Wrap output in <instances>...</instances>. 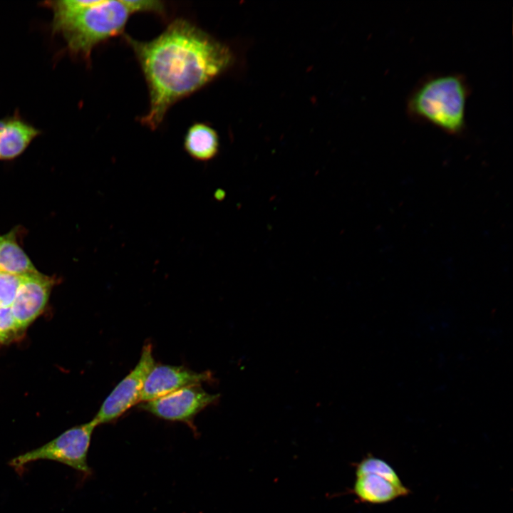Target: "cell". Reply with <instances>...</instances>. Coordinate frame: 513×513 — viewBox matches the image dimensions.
Listing matches in <instances>:
<instances>
[{
	"label": "cell",
	"instance_id": "cell-1",
	"mask_svg": "<svg viewBox=\"0 0 513 513\" xmlns=\"http://www.w3.org/2000/svg\"><path fill=\"white\" fill-rule=\"evenodd\" d=\"M125 40L140 64L149 93L141 123L155 130L170 107L204 87L234 63L230 48L185 19L172 21L148 41Z\"/></svg>",
	"mask_w": 513,
	"mask_h": 513
},
{
	"label": "cell",
	"instance_id": "cell-2",
	"mask_svg": "<svg viewBox=\"0 0 513 513\" xmlns=\"http://www.w3.org/2000/svg\"><path fill=\"white\" fill-rule=\"evenodd\" d=\"M471 88L460 73L429 74L420 80L406 100L405 110L417 122L461 136L467 130L466 110Z\"/></svg>",
	"mask_w": 513,
	"mask_h": 513
},
{
	"label": "cell",
	"instance_id": "cell-3",
	"mask_svg": "<svg viewBox=\"0 0 513 513\" xmlns=\"http://www.w3.org/2000/svg\"><path fill=\"white\" fill-rule=\"evenodd\" d=\"M132 14L125 0H93L58 33L72 53L89 59L98 44L123 33Z\"/></svg>",
	"mask_w": 513,
	"mask_h": 513
},
{
	"label": "cell",
	"instance_id": "cell-4",
	"mask_svg": "<svg viewBox=\"0 0 513 513\" xmlns=\"http://www.w3.org/2000/svg\"><path fill=\"white\" fill-rule=\"evenodd\" d=\"M96 426L92 420L73 427L42 446L14 457L9 465L19 471L32 462L50 460L65 464L86 477L90 475L87 458L92 434Z\"/></svg>",
	"mask_w": 513,
	"mask_h": 513
},
{
	"label": "cell",
	"instance_id": "cell-5",
	"mask_svg": "<svg viewBox=\"0 0 513 513\" xmlns=\"http://www.w3.org/2000/svg\"><path fill=\"white\" fill-rule=\"evenodd\" d=\"M353 493L358 501L372 504L392 502L410 494L395 469L384 460L368 455L356 467Z\"/></svg>",
	"mask_w": 513,
	"mask_h": 513
},
{
	"label": "cell",
	"instance_id": "cell-6",
	"mask_svg": "<svg viewBox=\"0 0 513 513\" xmlns=\"http://www.w3.org/2000/svg\"><path fill=\"white\" fill-rule=\"evenodd\" d=\"M155 366L152 346L147 343L143 346L135 367L105 398L93 418V422L97 425L113 422L139 403L145 381Z\"/></svg>",
	"mask_w": 513,
	"mask_h": 513
},
{
	"label": "cell",
	"instance_id": "cell-7",
	"mask_svg": "<svg viewBox=\"0 0 513 513\" xmlns=\"http://www.w3.org/2000/svg\"><path fill=\"white\" fill-rule=\"evenodd\" d=\"M219 397L218 394L207 393L199 385H190L145 402L141 408L157 418L190 425L197 413Z\"/></svg>",
	"mask_w": 513,
	"mask_h": 513
},
{
	"label": "cell",
	"instance_id": "cell-8",
	"mask_svg": "<svg viewBox=\"0 0 513 513\" xmlns=\"http://www.w3.org/2000/svg\"><path fill=\"white\" fill-rule=\"evenodd\" d=\"M55 279L38 271L26 274L11 306L13 316L25 331L45 309Z\"/></svg>",
	"mask_w": 513,
	"mask_h": 513
},
{
	"label": "cell",
	"instance_id": "cell-9",
	"mask_svg": "<svg viewBox=\"0 0 513 513\" xmlns=\"http://www.w3.org/2000/svg\"><path fill=\"white\" fill-rule=\"evenodd\" d=\"M209 372L197 373L183 366L155 365L148 374L140 401L147 402L180 388L209 380Z\"/></svg>",
	"mask_w": 513,
	"mask_h": 513
},
{
	"label": "cell",
	"instance_id": "cell-10",
	"mask_svg": "<svg viewBox=\"0 0 513 513\" xmlns=\"http://www.w3.org/2000/svg\"><path fill=\"white\" fill-rule=\"evenodd\" d=\"M40 130L17 118L0 120V157L11 160L20 155L40 134Z\"/></svg>",
	"mask_w": 513,
	"mask_h": 513
},
{
	"label": "cell",
	"instance_id": "cell-11",
	"mask_svg": "<svg viewBox=\"0 0 513 513\" xmlns=\"http://www.w3.org/2000/svg\"><path fill=\"white\" fill-rule=\"evenodd\" d=\"M183 145L192 159L200 162L209 161L214 158L219 152V136L211 126L196 123L188 128Z\"/></svg>",
	"mask_w": 513,
	"mask_h": 513
},
{
	"label": "cell",
	"instance_id": "cell-12",
	"mask_svg": "<svg viewBox=\"0 0 513 513\" xmlns=\"http://www.w3.org/2000/svg\"><path fill=\"white\" fill-rule=\"evenodd\" d=\"M0 271L21 276L37 271L14 232L0 235Z\"/></svg>",
	"mask_w": 513,
	"mask_h": 513
},
{
	"label": "cell",
	"instance_id": "cell-13",
	"mask_svg": "<svg viewBox=\"0 0 513 513\" xmlns=\"http://www.w3.org/2000/svg\"><path fill=\"white\" fill-rule=\"evenodd\" d=\"M24 331L19 326L11 306L0 309V343H7L21 336Z\"/></svg>",
	"mask_w": 513,
	"mask_h": 513
},
{
	"label": "cell",
	"instance_id": "cell-14",
	"mask_svg": "<svg viewBox=\"0 0 513 513\" xmlns=\"http://www.w3.org/2000/svg\"><path fill=\"white\" fill-rule=\"evenodd\" d=\"M133 14L138 12L152 13L165 16L166 9L165 4L156 0H125Z\"/></svg>",
	"mask_w": 513,
	"mask_h": 513
},
{
	"label": "cell",
	"instance_id": "cell-15",
	"mask_svg": "<svg viewBox=\"0 0 513 513\" xmlns=\"http://www.w3.org/2000/svg\"><path fill=\"white\" fill-rule=\"evenodd\" d=\"M0 159H1V157H0Z\"/></svg>",
	"mask_w": 513,
	"mask_h": 513
},
{
	"label": "cell",
	"instance_id": "cell-16",
	"mask_svg": "<svg viewBox=\"0 0 513 513\" xmlns=\"http://www.w3.org/2000/svg\"><path fill=\"white\" fill-rule=\"evenodd\" d=\"M0 273H1V271H0Z\"/></svg>",
	"mask_w": 513,
	"mask_h": 513
}]
</instances>
